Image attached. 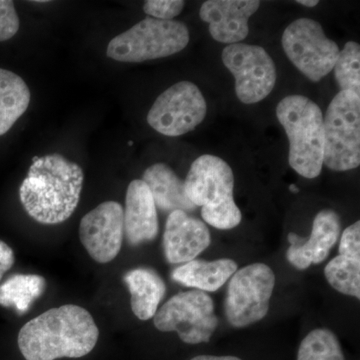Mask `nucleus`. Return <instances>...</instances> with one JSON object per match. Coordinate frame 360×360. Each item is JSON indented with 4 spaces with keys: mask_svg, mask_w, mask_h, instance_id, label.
Wrapping results in <instances>:
<instances>
[{
    "mask_svg": "<svg viewBox=\"0 0 360 360\" xmlns=\"http://www.w3.org/2000/svg\"><path fill=\"white\" fill-rule=\"evenodd\" d=\"M98 338L91 314L84 307L66 304L25 323L18 343L25 360L80 359L94 350Z\"/></svg>",
    "mask_w": 360,
    "mask_h": 360,
    "instance_id": "f257e3e1",
    "label": "nucleus"
},
{
    "mask_svg": "<svg viewBox=\"0 0 360 360\" xmlns=\"http://www.w3.org/2000/svg\"><path fill=\"white\" fill-rule=\"evenodd\" d=\"M84 179L82 167L63 155L34 158L20 188L21 203L35 221L61 224L77 210Z\"/></svg>",
    "mask_w": 360,
    "mask_h": 360,
    "instance_id": "f03ea898",
    "label": "nucleus"
},
{
    "mask_svg": "<svg viewBox=\"0 0 360 360\" xmlns=\"http://www.w3.org/2000/svg\"><path fill=\"white\" fill-rule=\"evenodd\" d=\"M187 198L201 206L203 220L217 229H232L243 219L233 198L234 175L229 163L219 156L196 158L184 180Z\"/></svg>",
    "mask_w": 360,
    "mask_h": 360,
    "instance_id": "7ed1b4c3",
    "label": "nucleus"
},
{
    "mask_svg": "<svg viewBox=\"0 0 360 360\" xmlns=\"http://www.w3.org/2000/svg\"><path fill=\"white\" fill-rule=\"evenodd\" d=\"M276 116L290 141V165L305 179H316L323 167L324 129L321 108L303 96L284 97Z\"/></svg>",
    "mask_w": 360,
    "mask_h": 360,
    "instance_id": "20e7f679",
    "label": "nucleus"
},
{
    "mask_svg": "<svg viewBox=\"0 0 360 360\" xmlns=\"http://www.w3.org/2000/svg\"><path fill=\"white\" fill-rule=\"evenodd\" d=\"M189 39L188 28L180 21L146 18L113 37L106 56L120 63H143L179 53L186 49Z\"/></svg>",
    "mask_w": 360,
    "mask_h": 360,
    "instance_id": "39448f33",
    "label": "nucleus"
},
{
    "mask_svg": "<svg viewBox=\"0 0 360 360\" xmlns=\"http://www.w3.org/2000/svg\"><path fill=\"white\" fill-rule=\"evenodd\" d=\"M323 165L347 172L360 165V96L340 91L323 118Z\"/></svg>",
    "mask_w": 360,
    "mask_h": 360,
    "instance_id": "423d86ee",
    "label": "nucleus"
},
{
    "mask_svg": "<svg viewBox=\"0 0 360 360\" xmlns=\"http://www.w3.org/2000/svg\"><path fill=\"white\" fill-rule=\"evenodd\" d=\"M153 323L160 331H175L187 345L208 342L219 326L214 303L207 293L186 291L172 296L156 311Z\"/></svg>",
    "mask_w": 360,
    "mask_h": 360,
    "instance_id": "0eeeda50",
    "label": "nucleus"
},
{
    "mask_svg": "<svg viewBox=\"0 0 360 360\" xmlns=\"http://www.w3.org/2000/svg\"><path fill=\"white\" fill-rule=\"evenodd\" d=\"M276 286V276L269 265L253 264L238 269L229 281L224 302L227 321L243 328L264 319Z\"/></svg>",
    "mask_w": 360,
    "mask_h": 360,
    "instance_id": "6e6552de",
    "label": "nucleus"
},
{
    "mask_svg": "<svg viewBox=\"0 0 360 360\" xmlns=\"http://www.w3.org/2000/svg\"><path fill=\"white\" fill-rule=\"evenodd\" d=\"M283 47L293 65L314 82H321L333 70L340 52L321 23L310 18H300L285 28Z\"/></svg>",
    "mask_w": 360,
    "mask_h": 360,
    "instance_id": "1a4fd4ad",
    "label": "nucleus"
},
{
    "mask_svg": "<svg viewBox=\"0 0 360 360\" xmlns=\"http://www.w3.org/2000/svg\"><path fill=\"white\" fill-rule=\"evenodd\" d=\"M222 63L236 79L239 101L253 104L269 96L276 84V66L269 52L259 45H227L221 53Z\"/></svg>",
    "mask_w": 360,
    "mask_h": 360,
    "instance_id": "9d476101",
    "label": "nucleus"
},
{
    "mask_svg": "<svg viewBox=\"0 0 360 360\" xmlns=\"http://www.w3.org/2000/svg\"><path fill=\"white\" fill-rule=\"evenodd\" d=\"M207 105L198 85L181 82L156 98L148 115V124L160 134L180 136L205 120Z\"/></svg>",
    "mask_w": 360,
    "mask_h": 360,
    "instance_id": "9b49d317",
    "label": "nucleus"
},
{
    "mask_svg": "<svg viewBox=\"0 0 360 360\" xmlns=\"http://www.w3.org/2000/svg\"><path fill=\"white\" fill-rule=\"evenodd\" d=\"M123 234V208L115 201L96 206L80 221V243L98 264H108L117 257L122 250Z\"/></svg>",
    "mask_w": 360,
    "mask_h": 360,
    "instance_id": "f8f14e48",
    "label": "nucleus"
},
{
    "mask_svg": "<svg viewBox=\"0 0 360 360\" xmlns=\"http://www.w3.org/2000/svg\"><path fill=\"white\" fill-rule=\"evenodd\" d=\"M341 222L335 210H323L317 213L309 238L304 239L295 232L288 234L290 246L286 258L295 269L304 270L311 264H319L328 258L331 248L340 238Z\"/></svg>",
    "mask_w": 360,
    "mask_h": 360,
    "instance_id": "ddd939ff",
    "label": "nucleus"
},
{
    "mask_svg": "<svg viewBox=\"0 0 360 360\" xmlns=\"http://www.w3.org/2000/svg\"><path fill=\"white\" fill-rule=\"evenodd\" d=\"M259 6L258 0H208L201 6L200 15L210 25L213 39L240 44L250 32L248 20Z\"/></svg>",
    "mask_w": 360,
    "mask_h": 360,
    "instance_id": "4468645a",
    "label": "nucleus"
},
{
    "mask_svg": "<svg viewBox=\"0 0 360 360\" xmlns=\"http://www.w3.org/2000/svg\"><path fill=\"white\" fill-rule=\"evenodd\" d=\"M212 243L205 222L181 210L168 215L163 234V250L169 264H186L195 259Z\"/></svg>",
    "mask_w": 360,
    "mask_h": 360,
    "instance_id": "2eb2a0df",
    "label": "nucleus"
},
{
    "mask_svg": "<svg viewBox=\"0 0 360 360\" xmlns=\"http://www.w3.org/2000/svg\"><path fill=\"white\" fill-rule=\"evenodd\" d=\"M123 222L129 245H142L155 240L158 236L160 225L155 200L141 179L134 180L127 187Z\"/></svg>",
    "mask_w": 360,
    "mask_h": 360,
    "instance_id": "dca6fc26",
    "label": "nucleus"
},
{
    "mask_svg": "<svg viewBox=\"0 0 360 360\" xmlns=\"http://www.w3.org/2000/svg\"><path fill=\"white\" fill-rule=\"evenodd\" d=\"M141 180L153 194L156 207L163 212L181 210L187 213L195 210L196 206L187 198L184 181L165 163L149 167Z\"/></svg>",
    "mask_w": 360,
    "mask_h": 360,
    "instance_id": "f3484780",
    "label": "nucleus"
},
{
    "mask_svg": "<svg viewBox=\"0 0 360 360\" xmlns=\"http://www.w3.org/2000/svg\"><path fill=\"white\" fill-rule=\"evenodd\" d=\"M123 281L131 296L130 305L135 316L141 321L153 319L167 292V286L160 274L155 270L139 267L127 272Z\"/></svg>",
    "mask_w": 360,
    "mask_h": 360,
    "instance_id": "a211bd4d",
    "label": "nucleus"
},
{
    "mask_svg": "<svg viewBox=\"0 0 360 360\" xmlns=\"http://www.w3.org/2000/svg\"><path fill=\"white\" fill-rule=\"evenodd\" d=\"M238 269V264L229 258L213 262L193 259L175 269L172 277L174 281L187 288L213 292L219 290Z\"/></svg>",
    "mask_w": 360,
    "mask_h": 360,
    "instance_id": "6ab92c4d",
    "label": "nucleus"
},
{
    "mask_svg": "<svg viewBox=\"0 0 360 360\" xmlns=\"http://www.w3.org/2000/svg\"><path fill=\"white\" fill-rule=\"evenodd\" d=\"M30 90L13 71L0 68V136L6 134L27 110Z\"/></svg>",
    "mask_w": 360,
    "mask_h": 360,
    "instance_id": "aec40b11",
    "label": "nucleus"
},
{
    "mask_svg": "<svg viewBox=\"0 0 360 360\" xmlns=\"http://www.w3.org/2000/svg\"><path fill=\"white\" fill-rule=\"evenodd\" d=\"M46 286L44 277L37 274H15L0 285V305L22 315L30 310Z\"/></svg>",
    "mask_w": 360,
    "mask_h": 360,
    "instance_id": "412c9836",
    "label": "nucleus"
},
{
    "mask_svg": "<svg viewBox=\"0 0 360 360\" xmlns=\"http://www.w3.org/2000/svg\"><path fill=\"white\" fill-rule=\"evenodd\" d=\"M326 281L342 295L360 298V259L338 255L324 269Z\"/></svg>",
    "mask_w": 360,
    "mask_h": 360,
    "instance_id": "4be33fe9",
    "label": "nucleus"
},
{
    "mask_svg": "<svg viewBox=\"0 0 360 360\" xmlns=\"http://www.w3.org/2000/svg\"><path fill=\"white\" fill-rule=\"evenodd\" d=\"M297 360H345L340 340L328 328H317L305 336L298 348Z\"/></svg>",
    "mask_w": 360,
    "mask_h": 360,
    "instance_id": "5701e85b",
    "label": "nucleus"
},
{
    "mask_svg": "<svg viewBox=\"0 0 360 360\" xmlns=\"http://www.w3.org/2000/svg\"><path fill=\"white\" fill-rule=\"evenodd\" d=\"M333 70L340 91L360 96V46L357 42L348 41L345 45Z\"/></svg>",
    "mask_w": 360,
    "mask_h": 360,
    "instance_id": "b1692460",
    "label": "nucleus"
},
{
    "mask_svg": "<svg viewBox=\"0 0 360 360\" xmlns=\"http://www.w3.org/2000/svg\"><path fill=\"white\" fill-rule=\"evenodd\" d=\"M186 2L182 0H148L144 2V13L149 18L160 20H172L181 13Z\"/></svg>",
    "mask_w": 360,
    "mask_h": 360,
    "instance_id": "393cba45",
    "label": "nucleus"
},
{
    "mask_svg": "<svg viewBox=\"0 0 360 360\" xmlns=\"http://www.w3.org/2000/svg\"><path fill=\"white\" fill-rule=\"evenodd\" d=\"M20 30V18L14 2L0 0V42L13 39Z\"/></svg>",
    "mask_w": 360,
    "mask_h": 360,
    "instance_id": "a878e982",
    "label": "nucleus"
},
{
    "mask_svg": "<svg viewBox=\"0 0 360 360\" xmlns=\"http://www.w3.org/2000/svg\"><path fill=\"white\" fill-rule=\"evenodd\" d=\"M340 255L360 259V221L354 222L342 232Z\"/></svg>",
    "mask_w": 360,
    "mask_h": 360,
    "instance_id": "bb28decb",
    "label": "nucleus"
},
{
    "mask_svg": "<svg viewBox=\"0 0 360 360\" xmlns=\"http://www.w3.org/2000/svg\"><path fill=\"white\" fill-rule=\"evenodd\" d=\"M15 257L11 246L0 240V281L6 272L13 266Z\"/></svg>",
    "mask_w": 360,
    "mask_h": 360,
    "instance_id": "cd10ccee",
    "label": "nucleus"
},
{
    "mask_svg": "<svg viewBox=\"0 0 360 360\" xmlns=\"http://www.w3.org/2000/svg\"><path fill=\"white\" fill-rule=\"evenodd\" d=\"M191 360H241L236 356H213V355H198Z\"/></svg>",
    "mask_w": 360,
    "mask_h": 360,
    "instance_id": "c85d7f7f",
    "label": "nucleus"
},
{
    "mask_svg": "<svg viewBox=\"0 0 360 360\" xmlns=\"http://www.w3.org/2000/svg\"><path fill=\"white\" fill-rule=\"evenodd\" d=\"M297 4H302L303 6L314 7L319 4L317 0H298Z\"/></svg>",
    "mask_w": 360,
    "mask_h": 360,
    "instance_id": "c756f323",
    "label": "nucleus"
},
{
    "mask_svg": "<svg viewBox=\"0 0 360 360\" xmlns=\"http://www.w3.org/2000/svg\"><path fill=\"white\" fill-rule=\"evenodd\" d=\"M290 191H291V193H298V191H300V188H298L297 186H295V184H291V186H290Z\"/></svg>",
    "mask_w": 360,
    "mask_h": 360,
    "instance_id": "7c9ffc66",
    "label": "nucleus"
}]
</instances>
